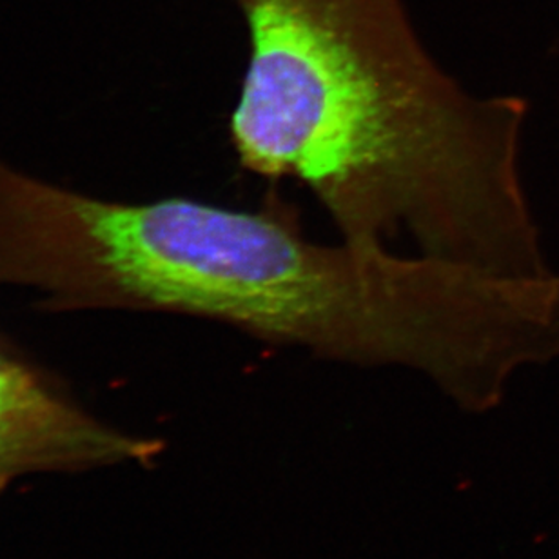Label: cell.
I'll use <instances>...</instances> for the list:
<instances>
[{
	"instance_id": "3",
	"label": "cell",
	"mask_w": 559,
	"mask_h": 559,
	"mask_svg": "<svg viewBox=\"0 0 559 559\" xmlns=\"http://www.w3.org/2000/svg\"><path fill=\"white\" fill-rule=\"evenodd\" d=\"M158 451L156 441L120 435L76 409L0 345V492L26 474L147 462Z\"/></svg>"
},
{
	"instance_id": "1",
	"label": "cell",
	"mask_w": 559,
	"mask_h": 559,
	"mask_svg": "<svg viewBox=\"0 0 559 559\" xmlns=\"http://www.w3.org/2000/svg\"><path fill=\"white\" fill-rule=\"evenodd\" d=\"M235 2L248 66L229 136L243 169L306 186L361 248L550 275L520 177L525 100L465 90L405 0Z\"/></svg>"
},
{
	"instance_id": "2",
	"label": "cell",
	"mask_w": 559,
	"mask_h": 559,
	"mask_svg": "<svg viewBox=\"0 0 559 559\" xmlns=\"http://www.w3.org/2000/svg\"><path fill=\"white\" fill-rule=\"evenodd\" d=\"M282 202L90 200L66 264L87 307L175 312L361 367H404L467 411L559 356V276L503 278L396 249L307 238Z\"/></svg>"
}]
</instances>
